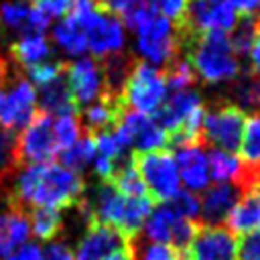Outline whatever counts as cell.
Segmentation results:
<instances>
[{"label": "cell", "instance_id": "cell-1", "mask_svg": "<svg viewBox=\"0 0 260 260\" xmlns=\"http://www.w3.org/2000/svg\"><path fill=\"white\" fill-rule=\"evenodd\" d=\"M85 183L81 175L69 171L59 162L30 165L18 177L8 203L24 209H67L83 201Z\"/></svg>", "mask_w": 260, "mask_h": 260}, {"label": "cell", "instance_id": "cell-2", "mask_svg": "<svg viewBox=\"0 0 260 260\" xmlns=\"http://www.w3.org/2000/svg\"><path fill=\"white\" fill-rule=\"evenodd\" d=\"M181 47L195 75L207 83L228 81L240 73V63L232 51L228 32L189 35L181 41Z\"/></svg>", "mask_w": 260, "mask_h": 260}, {"label": "cell", "instance_id": "cell-3", "mask_svg": "<svg viewBox=\"0 0 260 260\" xmlns=\"http://www.w3.org/2000/svg\"><path fill=\"white\" fill-rule=\"evenodd\" d=\"M165 100H167L165 71L150 63L136 61L122 93L124 108L152 116L162 106Z\"/></svg>", "mask_w": 260, "mask_h": 260}, {"label": "cell", "instance_id": "cell-4", "mask_svg": "<svg viewBox=\"0 0 260 260\" xmlns=\"http://www.w3.org/2000/svg\"><path fill=\"white\" fill-rule=\"evenodd\" d=\"M246 112L236 104L225 102L205 110L201 122V146L209 144L211 148L234 154L240 148Z\"/></svg>", "mask_w": 260, "mask_h": 260}, {"label": "cell", "instance_id": "cell-5", "mask_svg": "<svg viewBox=\"0 0 260 260\" xmlns=\"http://www.w3.org/2000/svg\"><path fill=\"white\" fill-rule=\"evenodd\" d=\"M132 165L140 175L146 193L152 201H167L179 191V169L169 150L134 152Z\"/></svg>", "mask_w": 260, "mask_h": 260}, {"label": "cell", "instance_id": "cell-6", "mask_svg": "<svg viewBox=\"0 0 260 260\" xmlns=\"http://www.w3.org/2000/svg\"><path fill=\"white\" fill-rule=\"evenodd\" d=\"M53 122H55L53 116L37 110L30 122L24 126V130L16 134V154L20 167L45 165L51 162L55 154H59Z\"/></svg>", "mask_w": 260, "mask_h": 260}, {"label": "cell", "instance_id": "cell-7", "mask_svg": "<svg viewBox=\"0 0 260 260\" xmlns=\"http://www.w3.org/2000/svg\"><path fill=\"white\" fill-rule=\"evenodd\" d=\"M138 51L154 65H169L183 55L181 41L173 24L158 12L148 18L138 30Z\"/></svg>", "mask_w": 260, "mask_h": 260}, {"label": "cell", "instance_id": "cell-8", "mask_svg": "<svg viewBox=\"0 0 260 260\" xmlns=\"http://www.w3.org/2000/svg\"><path fill=\"white\" fill-rule=\"evenodd\" d=\"M37 112V89L26 77H16V81L0 91V126L6 132L24 128Z\"/></svg>", "mask_w": 260, "mask_h": 260}, {"label": "cell", "instance_id": "cell-9", "mask_svg": "<svg viewBox=\"0 0 260 260\" xmlns=\"http://www.w3.org/2000/svg\"><path fill=\"white\" fill-rule=\"evenodd\" d=\"M238 16L234 6L228 0L221 2H199L195 0L189 6L185 26L181 30H189L193 35H205V32H228L234 28Z\"/></svg>", "mask_w": 260, "mask_h": 260}, {"label": "cell", "instance_id": "cell-10", "mask_svg": "<svg viewBox=\"0 0 260 260\" xmlns=\"http://www.w3.org/2000/svg\"><path fill=\"white\" fill-rule=\"evenodd\" d=\"M65 79L77 110L102 95V67L100 61L91 57H81L73 63H65Z\"/></svg>", "mask_w": 260, "mask_h": 260}, {"label": "cell", "instance_id": "cell-11", "mask_svg": "<svg viewBox=\"0 0 260 260\" xmlns=\"http://www.w3.org/2000/svg\"><path fill=\"white\" fill-rule=\"evenodd\" d=\"M118 128L128 136L130 146H134V152L167 150V132L148 114L126 110L120 118Z\"/></svg>", "mask_w": 260, "mask_h": 260}, {"label": "cell", "instance_id": "cell-12", "mask_svg": "<svg viewBox=\"0 0 260 260\" xmlns=\"http://www.w3.org/2000/svg\"><path fill=\"white\" fill-rule=\"evenodd\" d=\"M185 256L189 260H236V240L225 225L199 228Z\"/></svg>", "mask_w": 260, "mask_h": 260}, {"label": "cell", "instance_id": "cell-13", "mask_svg": "<svg viewBox=\"0 0 260 260\" xmlns=\"http://www.w3.org/2000/svg\"><path fill=\"white\" fill-rule=\"evenodd\" d=\"M85 37H87V49L95 57H108L120 53L124 45V24L120 22L118 16L100 8L98 16L85 28Z\"/></svg>", "mask_w": 260, "mask_h": 260}, {"label": "cell", "instance_id": "cell-14", "mask_svg": "<svg viewBox=\"0 0 260 260\" xmlns=\"http://www.w3.org/2000/svg\"><path fill=\"white\" fill-rule=\"evenodd\" d=\"M242 197L240 189L232 183H217L209 189H205L203 197L199 199V217L197 223L201 228H217L221 225L232 207L238 203V199Z\"/></svg>", "mask_w": 260, "mask_h": 260}, {"label": "cell", "instance_id": "cell-15", "mask_svg": "<svg viewBox=\"0 0 260 260\" xmlns=\"http://www.w3.org/2000/svg\"><path fill=\"white\" fill-rule=\"evenodd\" d=\"M128 240L122 232L104 223H89L85 236L79 240V246L73 254V260H102L104 256L128 246Z\"/></svg>", "mask_w": 260, "mask_h": 260}, {"label": "cell", "instance_id": "cell-16", "mask_svg": "<svg viewBox=\"0 0 260 260\" xmlns=\"http://www.w3.org/2000/svg\"><path fill=\"white\" fill-rule=\"evenodd\" d=\"M199 108H203L201 95L193 89H185V91H177L173 93L169 100L162 102V106L152 114L154 122L167 132L173 134L177 132Z\"/></svg>", "mask_w": 260, "mask_h": 260}, {"label": "cell", "instance_id": "cell-17", "mask_svg": "<svg viewBox=\"0 0 260 260\" xmlns=\"http://www.w3.org/2000/svg\"><path fill=\"white\" fill-rule=\"evenodd\" d=\"M0 24L8 30L28 35H43L49 26V18L24 0H8L0 4Z\"/></svg>", "mask_w": 260, "mask_h": 260}, {"label": "cell", "instance_id": "cell-18", "mask_svg": "<svg viewBox=\"0 0 260 260\" xmlns=\"http://www.w3.org/2000/svg\"><path fill=\"white\" fill-rule=\"evenodd\" d=\"M30 236L28 213L12 203L0 213V260H6L14 248H20Z\"/></svg>", "mask_w": 260, "mask_h": 260}, {"label": "cell", "instance_id": "cell-19", "mask_svg": "<svg viewBox=\"0 0 260 260\" xmlns=\"http://www.w3.org/2000/svg\"><path fill=\"white\" fill-rule=\"evenodd\" d=\"M177 169L179 179H183L189 193L201 191L209 183V171H207V158L201 150V146H185L177 150Z\"/></svg>", "mask_w": 260, "mask_h": 260}, {"label": "cell", "instance_id": "cell-20", "mask_svg": "<svg viewBox=\"0 0 260 260\" xmlns=\"http://www.w3.org/2000/svg\"><path fill=\"white\" fill-rule=\"evenodd\" d=\"M37 110H41L53 118L67 116V114H79V110L73 104V98L69 93L65 71L59 77H55L53 81L39 87V108Z\"/></svg>", "mask_w": 260, "mask_h": 260}, {"label": "cell", "instance_id": "cell-21", "mask_svg": "<svg viewBox=\"0 0 260 260\" xmlns=\"http://www.w3.org/2000/svg\"><path fill=\"white\" fill-rule=\"evenodd\" d=\"M228 232L234 234H250L260 228V197L256 193H244L238 203L232 207L225 219Z\"/></svg>", "mask_w": 260, "mask_h": 260}, {"label": "cell", "instance_id": "cell-22", "mask_svg": "<svg viewBox=\"0 0 260 260\" xmlns=\"http://www.w3.org/2000/svg\"><path fill=\"white\" fill-rule=\"evenodd\" d=\"M51 53H53V49H51V43L47 41L45 35L22 37L16 43H12V47H10L12 59L16 61V65H20L24 69H30L39 63H45L51 57Z\"/></svg>", "mask_w": 260, "mask_h": 260}, {"label": "cell", "instance_id": "cell-23", "mask_svg": "<svg viewBox=\"0 0 260 260\" xmlns=\"http://www.w3.org/2000/svg\"><path fill=\"white\" fill-rule=\"evenodd\" d=\"M53 39L69 55H81V53L87 51L85 28L73 16H69V14H65L61 18V22L53 28Z\"/></svg>", "mask_w": 260, "mask_h": 260}, {"label": "cell", "instance_id": "cell-24", "mask_svg": "<svg viewBox=\"0 0 260 260\" xmlns=\"http://www.w3.org/2000/svg\"><path fill=\"white\" fill-rule=\"evenodd\" d=\"M238 150H240V162L260 173V110L252 112V116L246 118L244 134Z\"/></svg>", "mask_w": 260, "mask_h": 260}, {"label": "cell", "instance_id": "cell-25", "mask_svg": "<svg viewBox=\"0 0 260 260\" xmlns=\"http://www.w3.org/2000/svg\"><path fill=\"white\" fill-rule=\"evenodd\" d=\"M232 95L238 108L258 112L260 110V73L254 69L238 73L232 87Z\"/></svg>", "mask_w": 260, "mask_h": 260}, {"label": "cell", "instance_id": "cell-26", "mask_svg": "<svg viewBox=\"0 0 260 260\" xmlns=\"http://www.w3.org/2000/svg\"><path fill=\"white\" fill-rule=\"evenodd\" d=\"M59 158H61L63 167H67L69 171L79 175V171H85L93 162V158H95L93 138L89 134H81L75 144H71L69 148L59 152Z\"/></svg>", "mask_w": 260, "mask_h": 260}, {"label": "cell", "instance_id": "cell-27", "mask_svg": "<svg viewBox=\"0 0 260 260\" xmlns=\"http://www.w3.org/2000/svg\"><path fill=\"white\" fill-rule=\"evenodd\" d=\"M124 197H148L146 193V187L140 179V175L136 173L134 165H132V158L124 160L116 171L114 175L108 179Z\"/></svg>", "mask_w": 260, "mask_h": 260}, {"label": "cell", "instance_id": "cell-28", "mask_svg": "<svg viewBox=\"0 0 260 260\" xmlns=\"http://www.w3.org/2000/svg\"><path fill=\"white\" fill-rule=\"evenodd\" d=\"M205 158H207L209 177L213 181H217V183L234 181L236 175L240 173V167H242L238 156H234L230 152H223V150H217V148H211Z\"/></svg>", "mask_w": 260, "mask_h": 260}, {"label": "cell", "instance_id": "cell-29", "mask_svg": "<svg viewBox=\"0 0 260 260\" xmlns=\"http://www.w3.org/2000/svg\"><path fill=\"white\" fill-rule=\"evenodd\" d=\"M28 223L32 234L39 240H53L61 228H63V217L61 211L57 209H30L28 211Z\"/></svg>", "mask_w": 260, "mask_h": 260}, {"label": "cell", "instance_id": "cell-30", "mask_svg": "<svg viewBox=\"0 0 260 260\" xmlns=\"http://www.w3.org/2000/svg\"><path fill=\"white\" fill-rule=\"evenodd\" d=\"M165 81H167V89L171 91H185L191 89V85L197 81V75L191 67V63L187 61L185 55H181L179 59H175L173 63H169L165 69Z\"/></svg>", "mask_w": 260, "mask_h": 260}, {"label": "cell", "instance_id": "cell-31", "mask_svg": "<svg viewBox=\"0 0 260 260\" xmlns=\"http://www.w3.org/2000/svg\"><path fill=\"white\" fill-rule=\"evenodd\" d=\"M20 169L18 154H16V134L14 132H0V189L16 175Z\"/></svg>", "mask_w": 260, "mask_h": 260}, {"label": "cell", "instance_id": "cell-32", "mask_svg": "<svg viewBox=\"0 0 260 260\" xmlns=\"http://www.w3.org/2000/svg\"><path fill=\"white\" fill-rule=\"evenodd\" d=\"M254 35H256V14H244V16H240L236 20V24H234V32L228 35L230 37L232 51H234L236 57L250 53Z\"/></svg>", "mask_w": 260, "mask_h": 260}, {"label": "cell", "instance_id": "cell-33", "mask_svg": "<svg viewBox=\"0 0 260 260\" xmlns=\"http://www.w3.org/2000/svg\"><path fill=\"white\" fill-rule=\"evenodd\" d=\"M130 250L134 260H181L183 256L169 244H140V236L130 238Z\"/></svg>", "mask_w": 260, "mask_h": 260}, {"label": "cell", "instance_id": "cell-34", "mask_svg": "<svg viewBox=\"0 0 260 260\" xmlns=\"http://www.w3.org/2000/svg\"><path fill=\"white\" fill-rule=\"evenodd\" d=\"M53 128H55V138H57L59 152L65 150V148H69L71 144H75V142L79 140V136L83 134V132H81V124H79L77 114L57 116L55 122H53Z\"/></svg>", "mask_w": 260, "mask_h": 260}, {"label": "cell", "instance_id": "cell-35", "mask_svg": "<svg viewBox=\"0 0 260 260\" xmlns=\"http://www.w3.org/2000/svg\"><path fill=\"white\" fill-rule=\"evenodd\" d=\"M150 4L154 6V10L165 16L175 30H181L185 26V20H187V12H189V6L191 2L189 0H150Z\"/></svg>", "mask_w": 260, "mask_h": 260}, {"label": "cell", "instance_id": "cell-36", "mask_svg": "<svg viewBox=\"0 0 260 260\" xmlns=\"http://www.w3.org/2000/svg\"><path fill=\"white\" fill-rule=\"evenodd\" d=\"M63 71H65V63H59V61H45V63H39V65L26 69L28 81L35 85V89L45 85V83H49V81H53Z\"/></svg>", "mask_w": 260, "mask_h": 260}, {"label": "cell", "instance_id": "cell-37", "mask_svg": "<svg viewBox=\"0 0 260 260\" xmlns=\"http://www.w3.org/2000/svg\"><path fill=\"white\" fill-rule=\"evenodd\" d=\"M236 256L238 260H260V228L236 242Z\"/></svg>", "mask_w": 260, "mask_h": 260}, {"label": "cell", "instance_id": "cell-38", "mask_svg": "<svg viewBox=\"0 0 260 260\" xmlns=\"http://www.w3.org/2000/svg\"><path fill=\"white\" fill-rule=\"evenodd\" d=\"M98 2H100V8L102 10L118 16L120 22H122L130 12H134L136 8H140L148 0H98Z\"/></svg>", "mask_w": 260, "mask_h": 260}, {"label": "cell", "instance_id": "cell-39", "mask_svg": "<svg viewBox=\"0 0 260 260\" xmlns=\"http://www.w3.org/2000/svg\"><path fill=\"white\" fill-rule=\"evenodd\" d=\"M30 6L41 10L51 20L53 16H65L71 8V0H30Z\"/></svg>", "mask_w": 260, "mask_h": 260}, {"label": "cell", "instance_id": "cell-40", "mask_svg": "<svg viewBox=\"0 0 260 260\" xmlns=\"http://www.w3.org/2000/svg\"><path fill=\"white\" fill-rule=\"evenodd\" d=\"M41 260H73V254H71V250L65 244L55 242V244H49L45 248Z\"/></svg>", "mask_w": 260, "mask_h": 260}, {"label": "cell", "instance_id": "cell-41", "mask_svg": "<svg viewBox=\"0 0 260 260\" xmlns=\"http://www.w3.org/2000/svg\"><path fill=\"white\" fill-rule=\"evenodd\" d=\"M43 252L37 244H22L14 254H10L6 260H41Z\"/></svg>", "mask_w": 260, "mask_h": 260}, {"label": "cell", "instance_id": "cell-42", "mask_svg": "<svg viewBox=\"0 0 260 260\" xmlns=\"http://www.w3.org/2000/svg\"><path fill=\"white\" fill-rule=\"evenodd\" d=\"M250 59H252L254 71H260V14H256V35L250 47Z\"/></svg>", "mask_w": 260, "mask_h": 260}, {"label": "cell", "instance_id": "cell-43", "mask_svg": "<svg viewBox=\"0 0 260 260\" xmlns=\"http://www.w3.org/2000/svg\"><path fill=\"white\" fill-rule=\"evenodd\" d=\"M234 10L240 12V16L244 14H256V10L260 8V0H228Z\"/></svg>", "mask_w": 260, "mask_h": 260}, {"label": "cell", "instance_id": "cell-44", "mask_svg": "<svg viewBox=\"0 0 260 260\" xmlns=\"http://www.w3.org/2000/svg\"><path fill=\"white\" fill-rule=\"evenodd\" d=\"M102 260H134L132 250H130V240H128V246H124V248H120V250H116V252L104 256Z\"/></svg>", "mask_w": 260, "mask_h": 260}, {"label": "cell", "instance_id": "cell-45", "mask_svg": "<svg viewBox=\"0 0 260 260\" xmlns=\"http://www.w3.org/2000/svg\"><path fill=\"white\" fill-rule=\"evenodd\" d=\"M6 75H8V63L2 59V55H0V89H2V85H4V81H6Z\"/></svg>", "mask_w": 260, "mask_h": 260}, {"label": "cell", "instance_id": "cell-46", "mask_svg": "<svg viewBox=\"0 0 260 260\" xmlns=\"http://www.w3.org/2000/svg\"><path fill=\"white\" fill-rule=\"evenodd\" d=\"M254 193L260 197V177H258V183H256V189H254Z\"/></svg>", "mask_w": 260, "mask_h": 260}, {"label": "cell", "instance_id": "cell-47", "mask_svg": "<svg viewBox=\"0 0 260 260\" xmlns=\"http://www.w3.org/2000/svg\"><path fill=\"white\" fill-rule=\"evenodd\" d=\"M199 2H211L213 4V2H221V0H199Z\"/></svg>", "mask_w": 260, "mask_h": 260}, {"label": "cell", "instance_id": "cell-48", "mask_svg": "<svg viewBox=\"0 0 260 260\" xmlns=\"http://www.w3.org/2000/svg\"><path fill=\"white\" fill-rule=\"evenodd\" d=\"M181 260H189V258H187V256H183V258H181Z\"/></svg>", "mask_w": 260, "mask_h": 260}]
</instances>
